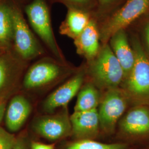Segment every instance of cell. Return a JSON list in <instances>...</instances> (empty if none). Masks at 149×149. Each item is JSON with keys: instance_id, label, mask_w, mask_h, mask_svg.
<instances>
[{"instance_id": "6da1fadb", "label": "cell", "mask_w": 149, "mask_h": 149, "mask_svg": "<svg viewBox=\"0 0 149 149\" xmlns=\"http://www.w3.org/2000/svg\"><path fill=\"white\" fill-rule=\"evenodd\" d=\"M90 62L91 76L98 86L109 90L118 88L124 81L122 67L108 44H104Z\"/></svg>"}, {"instance_id": "7a4b0ae2", "label": "cell", "mask_w": 149, "mask_h": 149, "mask_svg": "<svg viewBox=\"0 0 149 149\" xmlns=\"http://www.w3.org/2000/svg\"><path fill=\"white\" fill-rule=\"evenodd\" d=\"M132 47L135 63L128 77L124 80V92L134 99L149 102V58L139 40L134 37Z\"/></svg>"}, {"instance_id": "3957f363", "label": "cell", "mask_w": 149, "mask_h": 149, "mask_svg": "<svg viewBox=\"0 0 149 149\" xmlns=\"http://www.w3.org/2000/svg\"><path fill=\"white\" fill-rule=\"evenodd\" d=\"M149 10V0H127L125 4L102 25L100 39L106 43L116 32L124 30Z\"/></svg>"}, {"instance_id": "277c9868", "label": "cell", "mask_w": 149, "mask_h": 149, "mask_svg": "<svg viewBox=\"0 0 149 149\" xmlns=\"http://www.w3.org/2000/svg\"><path fill=\"white\" fill-rule=\"evenodd\" d=\"M28 20L34 31L58 59H61L54 36L49 12L45 0H33L26 7Z\"/></svg>"}, {"instance_id": "5b68a950", "label": "cell", "mask_w": 149, "mask_h": 149, "mask_svg": "<svg viewBox=\"0 0 149 149\" xmlns=\"http://www.w3.org/2000/svg\"><path fill=\"white\" fill-rule=\"evenodd\" d=\"M13 42L16 53L20 59L29 60L43 53V50L25 21L20 11L12 8Z\"/></svg>"}, {"instance_id": "8992f818", "label": "cell", "mask_w": 149, "mask_h": 149, "mask_svg": "<svg viewBox=\"0 0 149 149\" xmlns=\"http://www.w3.org/2000/svg\"><path fill=\"white\" fill-rule=\"evenodd\" d=\"M127 95L118 88L108 90L100 102L98 111L100 127L104 132L111 133L114 130L119 118L127 106Z\"/></svg>"}, {"instance_id": "52a82bcc", "label": "cell", "mask_w": 149, "mask_h": 149, "mask_svg": "<svg viewBox=\"0 0 149 149\" xmlns=\"http://www.w3.org/2000/svg\"><path fill=\"white\" fill-rule=\"evenodd\" d=\"M22 60L8 51L0 55V102L5 101L18 85L24 69Z\"/></svg>"}, {"instance_id": "ba28073f", "label": "cell", "mask_w": 149, "mask_h": 149, "mask_svg": "<svg viewBox=\"0 0 149 149\" xmlns=\"http://www.w3.org/2000/svg\"><path fill=\"white\" fill-rule=\"evenodd\" d=\"M33 129L38 135L49 140H57L72 133L70 119L66 114L37 118L33 122Z\"/></svg>"}, {"instance_id": "9c48e42d", "label": "cell", "mask_w": 149, "mask_h": 149, "mask_svg": "<svg viewBox=\"0 0 149 149\" xmlns=\"http://www.w3.org/2000/svg\"><path fill=\"white\" fill-rule=\"evenodd\" d=\"M60 73L58 65L49 61L39 62L27 71L23 79V86L29 90L42 87L56 80Z\"/></svg>"}, {"instance_id": "30bf717a", "label": "cell", "mask_w": 149, "mask_h": 149, "mask_svg": "<svg viewBox=\"0 0 149 149\" xmlns=\"http://www.w3.org/2000/svg\"><path fill=\"white\" fill-rule=\"evenodd\" d=\"M72 133L81 140L96 137L100 128L97 109L88 111L74 112L70 118Z\"/></svg>"}, {"instance_id": "8fae6325", "label": "cell", "mask_w": 149, "mask_h": 149, "mask_svg": "<svg viewBox=\"0 0 149 149\" xmlns=\"http://www.w3.org/2000/svg\"><path fill=\"white\" fill-rule=\"evenodd\" d=\"M83 81V74H79L61 86L44 102V111L52 113L59 107L66 106L78 93Z\"/></svg>"}, {"instance_id": "7c38bea8", "label": "cell", "mask_w": 149, "mask_h": 149, "mask_svg": "<svg viewBox=\"0 0 149 149\" xmlns=\"http://www.w3.org/2000/svg\"><path fill=\"white\" fill-rule=\"evenodd\" d=\"M32 112V106L27 98L22 95L14 96L6 109L5 123L10 132L21 129Z\"/></svg>"}, {"instance_id": "4fadbf2b", "label": "cell", "mask_w": 149, "mask_h": 149, "mask_svg": "<svg viewBox=\"0 0 149 149\" xmlns=\"http://www.w3.org/2000/svg\"><path fill=\"white\" fill-rule=\"evenodd\" d=\"M110 47L122 67L124 80L130 74L135 63V54L124 30L116 32L110 38Z\"/></svg>"}, {"instance_id": "5bb4252c", "label": "cell", "mask_w": 149, "mask_h": 149, "mask_svg": "<svg viewBox=\"0 0 149 149\" xmlns=\"http://www.w3.org/2000/svg\"><path fill=\"white\" fill-rule=\"evenodd\" d=\"M100 39L95 22L91 20L84 31L74 39V44L77 53L91 61L95 59L100 51Z\"/></svg>"}, {"instance_id": "9a60e30c", "label": "cell", "mask_w": 149, "mask_h": 149, "mask_svg": "<svg viewBox=\"0 0 149 149\" xmlns=\"http://www.w3.org/2000/svg\"><path fill=\"white\" fill-rule=\"evenodd\" d=\"M123 130L132 135H142L149 133V111L144 107L130 110L121 122Z\"/></svg>"}, {"instance_id": "2e32d148", "label": "cell", "mask_w": 149, "mask_h": 149, "mask_svg": "<svg viewBox=\"0 0 149 149\" xmlns=\"http://www.w3.org/2000/svg\"><path fill=\"white\" fill-rule=\"evenodd\" d=\"M90 21L88 15L85 12L70 8L60 27V33L74 40L84 31Z\"/></svg>"}, {"instance_id": "e0dca14e", "label": "cell", "mask_w": 149, "mask_h": 149, "mask_svg": "<svg viewBox=\"0 0 149 149\" xmlns=\"http://www.w3.org/2000/svg\"><path fill=\"white\" fill-rule=\"evenodd\" d=\"M12 8L5 4L0 5V48L8 51L13 42Z\"/></svg>"}, {"instance_id": "ac0fdd59", "label": "cell", "mask_w": 149, "mask_h": 149, "mask_svg": "<svg viewBox=\"0 0 149 149\" xmlns=\"http://www.w3.org/2000/svg\"><path fill=\"white\" fill-rule=\"evenodd\" d=\"M100 102V94L97 88L91 84H87L78 95L74 112L88 111L97 109Z\"/></svg>"}, {"instance_id": "d6986e66", "label": "cell", "mask_w": 149, "mask_h": 149, "mask_svg": "<svg viewBox=\"0 0 149 149\" xmlns=\"http://www.w3.org/2000/svg\"><path fill=\"white\" fill-rule=\"evenodd\" d=\"M124 144H107L101 143L90 139L80 140L70 144L67 149H125Z\"/></svg>"}, {"instance_id": "ffe728a7", "label": "cell", "mask_w": 149, "mask_h": 149, "mask_svg": "<svg viewBox=\"0 0 149 149\" xmlns=\"http://www.w3.org/2000/svg\"><path fill=\"white\" fill-rule=\"evenodd\" d=\"M16 140L14 134L0 127V149H13Z\"/></svg>"}, {"instance_id": "44dd1931", "label": "cell", "mask_w": 149, "mask_h": 149, "mask_svg": "<svg viewBox=\"0 0 149 149\" xmlns=\"http://www.w3.org/2000/svg\"><path fill=\"white\" fill-rule=\"evenodd\" d=\"M13 149H29L26 138L22 136L17 138L16 144Z\"/></svg>"}, {"instance_id": "7402d4cb", "label": "cell", "mask_w": 149, "mask_h": 149, "mask_svg": "<svg viewBox=\"0 0 149 149\" xmlns=\"http://www.w3.org/2000/svg\"><path fill=\"white\" fill-rule=\"evenodd\" d=\"M31 149H54V145L32 142L31 145Z\"/></svg>"}, {"instance_id": "603a6c76", "label": "cell", "mask_w": 149, "mask_h": 149, "mask_svg": "<svg viewBox=\"0 0 149 149\" xmlns=\"http://www.w3.org/2000/svg\"><path fill=\"white\" fill-rule=\"evenodd\" d=\"M119 1V0H98V2L102 9L107 10L117 3Z\"/></svg>"}, {"instance_id": "cb8c5ba5", "label": "cell", "mask_w": 149, "mask_h": 149, "mask_svg": "<svg viewBox=\"0 0 149 149\" xmlns=\"http://www.w3.org/2000/svg\"><path fill=\"white\" fill-rule=\"evenodd\" d=\"M143 35L146 45L149 50V21L144 26Z\"/></svg>"}, {"instance_id": "d4e9b609", "label": "cell", "mask_w": 149, "mask_h": 149, "mask_svg": "<svg viewBox=\"0 0 149 149\" xmlns=\"http://www.w3.org/2000/svg\"><path fill=\"white\" fill-rule=\"evenodd\" d=\"M66 1H68L76 5L79 6L81 7L88 6L90 5L92 2V0H66Z\"/></svg>"}, {"instance_id": "484cf974", "label": "cell", "mask_w": 149, "mask_h": 149, "mask_svg": "<svg viewBox=\"0 0 149 149\" xmlns=\"http://www.w3.org/2000/svg\"><path fill=\"white\" fill-rule=\"evenodd\" d=\"M6 103L5 101L0 102V124L2 122L5 115Z\"/></svg>"}, {"instance_id": "4316f807", "label": "cell", "mask_w": 149, "mask_h": 149, "mask_svg": "<svg viewBox=\"0 0 149 149\" xmlns=\"http://www.w3.org/2000/svg\"><path fill=\"white\" fill-rule=\"evenodd\" d=\"M4 52H5V51H4V50H3L2 49H1V48H0V55L2 53H3Z\"/></svg>"}]
</instances>
